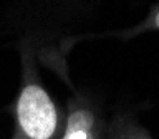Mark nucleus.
Wrapping results in <instances>:
<instances>
[{"label": "nucleus", "mask_w": 159, "mask_h": 139, "mask_svg": "<svg viewBox=\"0 0 159 139\" xmlns=\"http://www.w3.org/2000/svg\"><path fill=\"white\" fill-rule=\"evenodd\" d=\"M20 58L22 81L13 106L12 139H58L65 116L43 86L30 43L20 45Z\"/></svg>", "instance_id": "f257e3e1"}, {"label": "nucleus", "mask_w": 159, "mask_h": 139, "mask_svg": "<svg viewBox=\"0 0 159 139\" xmlns=\"http://www.w3.org/2000/svg\"><path fill=\"white\" fill-rule=\"evenodd\" d=\"M60 136L63 139H104L106 124L89 98L83 94H73L70 98Z\"/></svg>", "instance_id": "f03ea898"}, {"label": "nucleus", "mask_w": 159, "mask_h": 139, "mask_svg": "<svg viewBox=\"0 0 159 139\" xmlns=\"http://www.w3.org/2000/svg\"><path fill=\"white\" fill-rule=\"evenodd\" d=\"M104 139H154L151 132L141 126L133 114L118 113L106 126Z\"/></svg>", "instance_id": "7ed1b4c3"}, {"label": "nucleus", "mask_w": 159, "mask_h": 139, "mask_svg": "<svg viewBox=\"0 0 159 139\" xmlns=\"http://www.w3.org/2000/svg\"><path fill=\"white\" fill-rule=\"evenodd\" d=\"M148 32H159V3L152 5V8L149 10L148 17L139 22L136 27L128 28V30H119V32H106V33H96V35H84V37H76L73 38V42L78 40H84V38H121V40H128L138 35L148 33Z\"/></svg>", "instance_id": "20e7f679"}, {"label": "nucleus", "mask_w": 159, "mask_h": 139, "mask_svg": "<svg viewBox=\"0 0 159 139\" xmlns=\"http://www.w3.org/2000/svg\"><path fill=\"white\" fill-rule=\"evenodd\" d=\"M58 139H63V137H61V136H60V137H58Z\"/></svg>", "instance_id": "39448f33"}]
</instances>
